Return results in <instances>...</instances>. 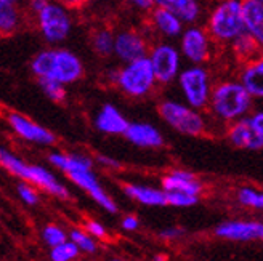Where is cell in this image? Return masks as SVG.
<instances>
[{"label":"cell","instance_id":"14","mask_svg":"<svg viewBox=\"0 0 263 261\" xmlns=\"http://www.w3.org/2000/svg\"><path fill=\"white\" fill-rule=\"evenodd\" d=\"M215 236L236 242L263 239V223H260V221H241V219L225 221V223H221L215 229Z\"/></svg>","mask_w":263,"mask_h":261},{"label":"cell","instance_id":"2","mask_svg":"<svg viewBox=\"0 0 263 261\" xmlns=\"http://www.w3.org/2000/svg\"><path fill=\"white\" fill-rule=\"evenodd\" d=\"M254 96L241 81H225L212 88L209 108L221 122L233 124L251 111Z\"/></svg>","mask_w":263,"mask_h":261},{"label":"cell","instance_id":"39","mask_svg":"<svg viewBox=\"0 0 263 261\" xmlns=\"http://www.w3.org/2000/svg\"><path fill=\"white\" fill-rule=\"evenodd\" d=\"M178 236H181V229H177V228H168V229H164L161 232V237L162 239H167V240L177 239Z\"/></svg>","mask_w":263,"mask_h":261},{"label":"cell","instance_id":"31","mask_svg":"<svg viewBox=\"0 0 263 261\" xmlns=\"http://www.w3.org/2000/svg\"><path fill=\"white\" fill-rule=\"evenodd\" d=\"M238 200L246 207L263 210V191H257L254 188H242L238 192Z\"/></svg>","mask_w":263,"mask_h":261},{"label":"cell","instance_id":"43","mask_svg":"<svg viewBox=\"0 0 263 261\" xmlns=\"http://www.w3.org/2000/svg\"><path fill=\"white\" fill-rule=\"evenodd\" d=\"M0 4H16V0H0Z\"/></svg>","mask_w":263,"mask_h":261},{"label":"cell","instance_id":"21","mask_svg":"<svg viewBox=\"0 0 263 261\" xmlns=\"http://www.w3.org/2000/svg\"><path fill=\"white\" fill-rule=\"evenodd\" d=\"M239 81L254 98H263V55H257L244 64Z\"/></svg>","mask_w":263,"mask_h":261},{"label":"cell","instance_id":"10","mask_svg":"<svg viewBox=\"0 0 263 261\" xmlns=\"http://www.w3.org/2000/svg\"><path fill=\"white\" fill-rule=\"evenodd\" d=\"M212 42L207 29L191 26L180 35V51L191 64H202L212 55Z\"/></svg>","mask_w":263,"mask_h":261},{"label":"cell","instance_id":"40","mask_svg":"<svg viewBox=\"0 0 263 261\" xmlns=\"http://www.w3.org/2000/svg\"><path fill=\"white\" fill-rule=\"evenodd\" d=\"M98 162L101 165H104V167H112V168L119 167V164H117L116 160H112V159H109V157H106V155H98Z\"/></svg>","mask_w":263,"mask_h":261},{"label":"cell","instance_id":"3","mask_svg":"<svg viewBox=\"0 0 263 261\" xmlns=\"http://www.w3.org/2000/svg\"><path fill=\"white\" fill-rule=\"evenodd\" d=\"M214 42L231 44L246 32L242 0H220L207 18V28Z\"/></svg>","mask_w":263,"mask_h":261},{"label":"cell","instance_id":"4","mask_svg":"<svg viewBox=\"0 0 263 261\" xmlns=\"http://www.w3.org/2000/svg\"><path fill=\"white\" fill-rule=\"evenodd\" d=\"M0 164H2V167L13 176L31 183V185H34L39 189H44L50 195H55V197H60V199L68 197V189H66L58 181V178L53 173H50L47 168L24 162L18 155H15L7 149H0Z\"/></svg>","mask_w":263,"mask_h":261},{"label":"cell","instance_id":"42","mask_svg":"<svg viewBox=\"0 0 263 261\" xmlns=\"http://www.w3.org/2000/svg\"><path fill=\"white\" fill-rule=\"evenodd\" d=\"M61 4H64L66 7H71V8H79V7H82L87 0H60Z\"/></svg>","mask_w":263,"mask_h":261},{"label":"cell","instance_id":"15","mask_svg":"<svg viewBox=\"0 0 263 261\" xmlns=\"http://www.w3.org/2000/svg\"><path fill=\"white\" fill-rule=\"evenodd\" d=\"M227 136L230 139V143L233 146L239 148V149H261L263 148V138L261 135L255 130V127L252 125L251 119H242L236 121L233 124H230Z\"/></svg>","mask_w":263,"mask_h":261},{"label":"cell","instance_id":"28","mask_svg":"<svg viewBox=\"0 0 263 261\" xmlns=\"http://www.w3.org/2000/svg\"><path fill=\"white\" fill-rule=\"evenodd\" d=\"M81 253L79 247L69 239L57 247H51L50 250V258L53 261H72L77 258V255Z\"/></svg>","mask_w":263,"mask_h":261},{"label":"cell","instance_id":"13","mask_svg":"<svg viewBox=\"0 0 263 261\" xmlns=\"http://www.w3.org/2000/svg\"><path fill=\"white\" fill-rule=\"evenodd\" d=\"M114 55L124 63H130L149 55L146 38L137 31H121L116 34Z\"/></svg>","mask_w":263,"mask_h":261},{"label":"cell","instance_id":"38","mask_svg":"<svg viewBox=\"0 0 263 261\" xmlns=\"http://www.w3.org/2000/svg\"><path fill=\"white\" fill-rule=\"evenodd\" d=\"M130 5H134L135 8L138 10H143V11H148L154 7V2L153 0H125Z\"/></svg>","mask_w":263,"mask_h":261},{"label":"cell","instance_id":"37","mask_svg":"<svg viewBox=\"0 0 263 261\" xmlns=\"http://www.w3.org/2000/svg\"><path fill=\"white\" fill-rule=\"evenodd\" d=\"M251 122H252V125L255 127V130L257 132L261 135V138H263V111H260V112H255V114H252L251 117Z\"/></svg>","mask_w":263,"mask_h":261},{"label":"cell","instance_id":"20","mask_svg":"<svg viewBox=\"0 0 263 261\" xmlns=\"http://www.w3.org/2000/svg\"><path fill=\"white\" fill-rule=\"evenodd\" d=\"M162 189L199 195L202 192V185L193 173L186 170H172L162 178Z\"/></svg>","mask_w":263,"mask_h":261},{"label":"cell","instance_id":"29","mask_svg":"<svg viewBox=\"0 0 263 261\" xmlns=\"http://www.w3.org/2000/svg\"><path fill=\"white\" fill-rule=\"evenodd\" d=\"M69 239L79 247V250L82 253H95L97 252V244L93 240V236L87 231L72 229L69 232Z\"/></svg>","mask_w":263,"mask_h":261},{"label":"cell","instance_id":"19","mask_svg":"<svg viewBox=\"0 0 263 261\" xmlns=\"http://www.w3.org/2000/svg\"><path fill=\"white\" fill-rule=\"evenodd\" d=\"M246 32L263 48V0H242Z\"/></svg>","mask_w":263,"mask_h":261},{"label":"cell","instance_id":"33","mask_svg":"<svg viewBox=\"0 0 263 261\" xmlns=\"http://www.w3.org/2000/svg\"><path fill=\"white\" fill-rule=\"evenodd\" d=\"M42 240L50 247H57L63 242L68 240V236H66V232L57 226V225H47L44 229H42Z\"/></svg>","mask_w":263,"mask_h":261},{"label":"cell","instance_id":"16","mask_svg":"<svg viewBox=\"0 0 263 261\" xmlns=\"http://www.w3.org/2000/svg\"><path fill=\"white\" fill-rule=\"evenodd\" d=\"M128 125L124 114L109 103L104 104L95 117L97 130L106 135H125Z\"/></svg>","mask_w":263,"mask_h":261},{"label":"cell","instance_id":"34","mask_svg":"<svg viewBox=\"0 0 263 261\" xmlns=\"http://www.w3.org/2000/svg\"><path fill=\"white\" fill-rule=\"evenodd\" d=\"M16 192L20 195V199L24 202V204H28V205H37L39 204V194L35 191V186L31 185V183L28 181H23L20 183V185L16 186Z\"/></svg>","mask_w":263,"mask_h":261},{"label":"cell","instance_id":"36","mask_svg":"<svg viewBox=\"0 0 263 261\" xmlns=\"http://www.w3.org/2000/svg\"><path fill=\"white\" fill-rule=\"evenodd\" d=\"M138 218L134 215H127L122 219V229L124 231H137L138 229Z\"/></svg>","mask_w":263,"mask_h":261},{"label":"cell","instance_id":"1","mask_svg":"<svg viewBox=\"0 0 263 261\" xmlns=\"http://www.w3.org/2000/svg\"><path fill=\"white\" fill-rule=\"evenodd\" d=\"M31 71L37 79H55L69 85L84 75V64L72 51L55 48L37 53L31 61Z\"/></svg>","mask_w":263,"mask_h":261},{"label":"cell","instance_id":"23","mask_svg":"<svg viewBox=\"0 0 263 261\" xmlns=\"http://www.w3.org/2000/svg\"><path fill=\"white\" fill-rule=\"evenodd\" d=\"M124 192L127 197L134 199L143 205L148 207H162L167 205V192L164 189H156L149 186H138V185H125Z\"/></svg>","mask_w":263,"mask_h":261},{"label":"cell","instance_id":"27","mask_svg":"<svg viewBox=\"0 0 263 261\" xmlns=\"http://www.w3.org/2000/svg\"><path fill=\"white\" fill-rule=\"evenodd\" d=\"M116 35L109 29H98L91 35V47L101 56H109L114 53Z\"/></svg>","mask_w":263,"mask_h":261},{"label":"cell","instance_id":"12","mask_svg":"<svg viewBox=\"0 0 263 261\" xmlns=\"http://www.w3.org/2000/svg\"><path fill=\"white\" fill-rule=\"evenodd\" d=\"M68 178L74 183L77 188H81L82 191H85L91 199H93L101 208H104L109 213H116L117 207L114 204V200L109 197L100 185V181L97 178V175L91 172V168L88 170H77V172H71L68 173Z\"/></svg>","mask_w":263,"mask_h":261},{"label":"cell","instance_id":"26","mask_svg":"<svg viewBox=\"0 0 263 261\" xmlns=\"http://www.w3.org/2000/svg\"><path fill=\"white\" fill-rule=\"evenodd\" d=\"M20 26V11L15 4H0V31L4 35L13 34Z\"/></svg>","mask_w":263,"mask_h":261},{"label":"cell","instance_id":"7","mask_svg":"<svg viewBox=\"0 0 263 261\" xmlns=\"http://www.w3.org/2000/svg\"><path fill=\"white\" fill-rule=\"evenodd\" d=\"M177 81L183 99L190 106L196 109H204L209 106L214 87L210 84V75L205 68H202L201 64L190 66L180 72Z\"/></svg>","mask_w":263,"mask_h":261},{"label":"cell","instance_id":"9","mask_svg":"<svg viewBox=\"0 0 263 261\" xmlns=\"http://www.w3.org/2000/svg\"><path fill=\"white\" fill-rule=\"evenodd\" d=\"M181 51L170 44H157L149 50L148 58L151 59L157 84H172L181 72Z\"/></svg>","mask_w":263,"mask_h":261},{"label":"cell","instance_id":"17","mask_svg":"<svg viewBox=\"0 0 263 261\" xmlns=\"http://www.w3.org/2000/svg\"><path fill=\"white\" fill-rule=\"evenodd\" d=\"M127 139L138 148H161L164 145L162 133L151 124L134 122L130 124L127 132Z\"/></svg>","mask_w":263,"mask_h":261},{"label":"cell","instance_id":"32","mask_svg":"<svg viewBox=\"0 0 263 261\" xmlns=\"http://www.w3.org/2000/svg\"><path fill=\"white\" fill-rule=\"evenodd\" d=\"M167 192V205L178 207V208H188L197 204L199 195L188 194V192H178V191H165Z\"/></svg>","mask_w":263,"mask_h":261},{"label":"cell","instance_id":"35","mask_svg":"<svg viewBox=\"0 0 263 261\" xmlns=\"http://www.w3.org/2000/svg\"><path fill=\"white\" fill-rule=\"evenodd\" d=\"M85 231L90 232L93 237H98V239H103L104 236H106V229H104V226L101 223H98V221L95 219H90L85 223Z\"/></svg>","mask_w":263,"mask_h":261},{"label":"cell","instance_id":"24","mask_svg":"<svg viewBox=\"0 0 263 261\" xmlns=\"http://www.w3.org/2000/svg\"><path fill=\"white\" fill-rule=\"evenodd\" d=\"M48 162L63 173H71L77 170H88L91 168V159L84 154H63V152H51L48 155Z\"/></svg>","mask_w":263,"mask_h":261},{"label":"cell","instance_id":"25","mask_svg":"<svg viewBox=\"0 0 263 261\" xmlns=\"http://www.w3.org/2000/svg\"><path fill=\"white\" fill-rule=\"evenodd\" d=\"M230 45H231V48L234 51V55L238 56L239 59H242L244 63H247V61H251L252 58H255L257 53L261 50L260 45L254 41V37L249 35L247 32L241 34Z\"/></svg>","mask_w":263,"mask_h":261},{"label":"cell","instance_id":"18","mask_svg":"<svg viewBox=\"0 0 263 261\" xmlns=\"http://www.w3.org/2000/svg\"><path fill=\"white\" fill-rule=\"evenodd\" d=\"M151 26L153 28L162 34L164 37H178L183 32V19L175 15L174 11H170L164 7H153L151 8Z\"/></svg>","mask_w":263,"mask_h":261},{"label":"cell","instance_id":"5","mask_svg":"<svg viewBox=\"0 0 263 261\" xmlns=\"http://www.w3.org/2000/svg\"><path fill=\"white\" fill-rule=\"evenodd\" d=\"M108 79L130 98H143L149 95L157 84L151 59L148 56L125 63L122 69L109 71Z\"/></svg>","mask_w":263,"mask_h":261},{"label":"cell","instance_id":"41","mask_svg":"<svg viewBox=\"0 0 263 261\" xmlns=\"http://www.w3.org/2000/svg\"><path fill=\"white\" fill-rule=\"evenodd\" d=\"M47 4L48 0H31V8L34 10V13H39Z\"/></svg>","mask_w":263,"mask_h":261},{"label":"cell","instance_id":"22","mask_svg":"<svg viewBox=\"0 0 263 261\" xmlns=\"http://www.w3.org/2000/svg\"><path fill=\"white\" fill-rule=\"evenodd\" d=\"M154 7H164L178 15L185 24H194L201 18L202 7L199 0H153Z\"/></svg>","mask_w":263,"mask_h":261},{"label":"cell","instance_id":"8","mask_svg":"<svg viewBox=\"0 0 263 261\" xmlns=\"http://www.w3.org/2000/svg\"><path fill=\"white\" fill-rule=\"evenodd\" d=\"M35 15L39 31L48 44H60L69 37L72 29V19L64 4L48 2Z\"/></svg>","mask_w":263,"mask_h":261},{"label":"cell","instance_id":"6","mask_svg":"<svg viewBox=\"0 0 263 261\" xmlns=\"http://www.w3.org/2000/svg\"><path fill=\"white\" fill-rule=\"evenodd\" d=\"M199 111L201 109L190 106L186 101L165 99L159 104L161 119L178 133L186 136H199L205 132V119Z\"/></svg>","mask_w":263,"mask_h":261},{"label":"cell","instance_id":"11","mask_svg":"<svg viewBox=\"0 0 263 261\" xmlns=\"http://www.w3.org/2000/svg\"><path fill=\"white\" fill-rule=\"evenodd\" d=\"M7 122L11 128V132L18 135L21 139L34 143L39 146H51L55 143V135L47 130L45 127L35 124L29 117L20 112H8Z\"/></svg>","mask_w":263,"mask_h":261},{"label":"cell","instance_id":"30","mask_svg":"<svg viewBox=\"0 0 263 261\" xmlns=\"http://www.w3.org/2000/svg\"><path fill=\"white\" fill-rule=\"evenodd\" d=\"M41 88L44 90V93L57 103H63L66 99V88L64 84L55 81V79H39Z\"/></svg>","mask_w":263,"mask_h":261}]
</instances>
